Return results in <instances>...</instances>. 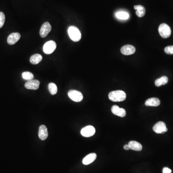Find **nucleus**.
Instances as JSON below:
<instances>
[{"instance_id":"obj_19","label":"nucleus","mask_w":173,"mask_h":173,"mask_svg":"<svg viewBox=\"0 0 173 173\" xmlns=\"http://www.w3.org/2000/svg\"><path fill=\"white\" fill-rule=\"evenodd\" d=\"M168 81V78L166 76H163L161 78L156 79L155 81V84L157 86L166 85Z\"/></svg>"},{"instance_id":"obj_16","label":"nucleus","mask_w":173,"mask_h":173,"mask_svg":"<svg viewBox=\"0 0 173 173\" xmlns=\"http://www.w3.org/2000/svg\"><path fill=\"white\" fill-rule=\"evenodd\" d=\"M128 144L130 149L134 151H141L142 149L141 144L136 141H130Z\"/></svg>"},{"instance_id":"obj_6","label":"nucleus","mask_w":173,"mask_h":173,"mask_svg":"<svg viewBox=\"0 0 173 173\" xmlns=\"http://www.w3.org/2000/svg\"><path fill=\"white\" fill-rule=\"evenodd\" d=\"M95 131V128L93 126L88 125L82 128L80 133L83 137H90L94 135Z\"/></svg>"},{"instance_id":"obj_8","label":"nucleus","mask_w":173,"mask_h":173,"mask_svg":"<svg viewBox=\"0 0 173 173\" xmlns=\"http://www.w3.org/2000/svg\"><path fill=\"white\" fill-rule=\"evenodd\" d=\"M153 130L155 132L158 134H163L167 131V128L166 124L163 122H158L156 123L153 128Z\"/></svg>"},{"instance_id":"obj_18","label":"nucleus","mask_w":173,"mask_h":173,"mask_svg":"<svg viewBox=\"0 0 173 173\" xmlns=\"http://www.w3.org/2000/svg\"><path fill=\"white\" fill-rule=\"evenodd\" d=\"M43 60V56L40 54L33 55L30 58V62L33 65L38 64Z\"/></svg>"},{"instance_id":"obj_14","label":"nucleus","mask_w":173,"mask_h":173,"mask_svg":"<svg viewBox=\"0 0 173 173\" xmlns=\"http://www.w3.org/2000/svg\"><path fill=\"white\" fill-rule=\"evenodd\" d=\"M96 158L97 155L96 153H90L83 159L82 163L84 165H88L94 162Z\"/></svg>"},{"instance_id":"obj_3","label":"nucleus","mask_w":173,"mask_h":173,"mask_svg":"<svg viewBox=\"0 0 173 173\" xmlns=\"http://www.w3.org/2000/svg\"><path fill=\"white\" fill-rule=\"evenodd\" d=\"M158 31L161 36L164 39L169 38L171 34V30L170 26L165 23L161 24L159 26Z\"/></svg>"},{"instance_id":"obj_12","label":"nucleus","mask_w":173,"mask_h":173,"mask_svg":"<svg viewBox=\"0 0 173 173\" xmlns=\"http://www.w3.org/2000/svg\"><path fill=\"white\" fill-rule=\"evenodd\" d=\"M111 111L113 114L118 117H123L126 115V112L124 109L119 108L118 106H114L111 108Z\"/></svg>"},{"instance_id":"obj_26","label":"nucleus","mask_w":173,"mask_h":173,"mask_svg":"<svg viewBox=\"0 0 173 173\" xmlns=\"http://www.w3.org/2000/svg\"><path fill=\"white\" fill-rule=\"evenodd\" d=\"M124 149L125 150H129L130 149L129 145H128V144H126V145H124Z\"/></svg>"},{"instance_id":"obj_7","label":"nucleus","mask_w":173,"mask_h":173,"mask_svg":"<svg viewBox=\"0 0 173 173\" xmlns=\"http://www.w3.org/2000/svg\"><path fill=\"white\" fill-rule=\"evenodd\" d=\"M51 26L48 22L44 23L40 28V34L42 38H45L51 31Z\"/></svg>"},{"instance_id":"obj_2","label":"nucleus","mask_w":173,"mask_h":173,"mask_svg":"<svg viewBox=\"0 0 173 173\" xmlns=\"http://www.w3.org/2000/svg\"><path fill=\"white\" fill-rule=\"evenodd\" d=\"M68 33L70 38L74 42H78L81 38V32L76 26H70L68 29Z\"/></svg>"},{"instance_id":"obj_9","label":"nucleus","mask_w":173,"mask_h":173,"mask_svg":"<svg viewBox=\"0 0 173 173\" xmlns=\"http://www.w3.org/2000/svg\"><path fill=\"white\" fill-rule=\"evenodd\" d=\"M40 82L38 80H29L25 84V86L26 89L36 90L40 86Z\"/></svg>"},{"instance_id":"obj_22","label":"nucleus","mask_w":173,"mask_h":173,"mask_svg":"<svg viewBox=\"0 0 173 173\" xmlns=\"http://www.w3.org/2000/svg\"><path fill=\"white\" fill-rule=\"evenodd\" d=\"M22 78L25 80H32L34 78V75L32 73L30 72H24L22 73Z\"/></svg>"},{"instance_id":"obj_11","label":"nucleus","mask_w":173,"mask_h":173,"mask_svg":"<svg viewBox=\"0 0 173 173\" xmlns=\"http://www.w3.org/2000/svg\"><path fill=\"white\" fill-rule=\"evenodd\" d=\"M21 35L20 33L18 32L13 33L9 35L8 37L7 43L10 45H14L20 40Z\"/></svg>"},{"instance_id":"obj_25","label":"nucleus","mask_w":173,"mask_h":173,"mask_svg":"<svg viewBox=\"0 0 173 173\" xmlns=\"http://www.w3.org/2000/svg\"><path fill=\"white\" fill-rule=\"evenodd\" d=\"M163 173H171L172 172V170L168 167H164L163 170Z\"/></svg>"},{"instance_id":"obj_20","label":"nucleus","mask_w":173,"mask_h":173,"mask_svg":"<svg viewBox=\"0 0 173 173\" xmlns=\"http://www.w3.org/2000/svg\"><path fill=\"white\" fill-rule=\"evenodd\" d=\"M115 16L118 19L120 20H127L129 17V14L124 11L118 12L116 13Z\"/></svg>"},{"instance_id":"obj_24","label":"nucleus","mask_w":173,"mask_h":173,"mask_svg":"<svg viewBox=\"0 0 173 173\" xmlns=\"http://www.w3.org/2000/svg\"><path fill=\"white\" fill-rule=\"evenodd\" d=\"M164 52L168 54H173V45L168 46L164 49Z\"/></svg>"},{"instance_id":"obj_17","label":"nucleus","mask_w":173,"mask_h":173,"mask_svg":"<svg viewBox=\"0 0 173 173\" xmlns=\"http://www.w3.org/2000/svg\"><path fill=\"white\" fill-rule=\"evenodd\" d=\"M134 8L136 10V14L139 18H142L145 15L146 9L143 6L141 5H135Z\"/></svg>"},{"instance_id":"obj_23","label":"nucleus","mask_w":173,"mask_h":173,"mask_svg":"<svg viewBox=\"0 0 173 173\" xmlns=\"http://www.w3.org/2000/svg\"><path fill=\"white\" fill-rule=\"evenodd\" d=\"M5 16L3 12H0V29L3 27L5 22Z\"/></svg>"},{"instance_id":"obj_15","label":"nucleus","mask_w":173,"mask_h":173,"mask_svg":"<svg viewBox=\"0 0 173 173\" xmlns=\"http://www.w3.org/2000/svg\"><path fill=\"white\" fill-rule=\"evenodd\" d=\"M147 106H158L160 104V100L157 98H151L146 100L145 103Z\"/></svg>"},{"instance_id":"obj_4","label":"nucleus","mask_w":173,"mask_h":173,"mask_svg":"<svg viewBox=\"0 0 173 173\" xmlns=\"http://www.w3.org/2000/svg\"><path fill=\"white\" fill-rule=\"evenodd\" d=\"M56 48V43L53 40L47 42L43 47V51L47 54H51Z\"/></svg>"},{"instance_id":"obj_1","label":"nucleus","mask_w":173,"mask_h":173,"mask_svg":"<svg viewBox=\"0 0 173 173\" xmlns=\"http://www.w3.org/2000/svg\"><path fill=\"white\" fill-rule=\"evenodd\" d=\"M109 99L113 102H122L126 99V94L122 90H115L109 93Z\"/></svg>"},{"instance_id":"obj_21","label":"nucleus","mask_w":173,"mask_h":173,"mask_svg":"<svg viewBox=\"0 0 173 173\" xmlns=\"http://www.w3.org/2000/svg\"><path fill=\"white\" fill-rule=\"evenodd\" d=\"M49 92L51 95H55L57 92V87L56 84L54 83H50L48 85Z\"/></svg>"},{"instance_id":"obj_5","label":"nucleus","mask_w":173,"mask_h":173,"mask_svg":"<svg viewBox=\"0 0 173 173\" xmlns=\"http://www.w3.org/2000/svg\"><path fill=\"white\" fill-rule=\"evenodd\" d=\"M68 95L69 98L74 102H80L83 99V95L80 92L76 90L69 91Z\"/></svg>"},{"instance_id":"obj_13","label":"nucleus","mask_w":173,"mask_h":173,"mask_svg":"<svg viewBox=\"0 0 173 173\" xmlns=\"http://www.w3.org/2000/svg\"><path fill=\"white\" fill-rule=\"evenodd\" d=\"M48 132L47 127L44 125H40L39 128V137L41 140L44 141L48 138Z\"/></svg>"},{"instance_id":"obj_10","label":"nucleus","mask_w":173,"mask_h":173,"mask_svg":"<svg viewBox=\"0 0 173 173\" xmlns=\"http://www.w3.org/2000/svg\"><path fill=\"white\" fill-rule=\"evenodd\" d=\"M135 51L136 49L135 47L131 45H124L121 49V52L124 55H131L134 54Z\"/></svg>"}]
</instances>
